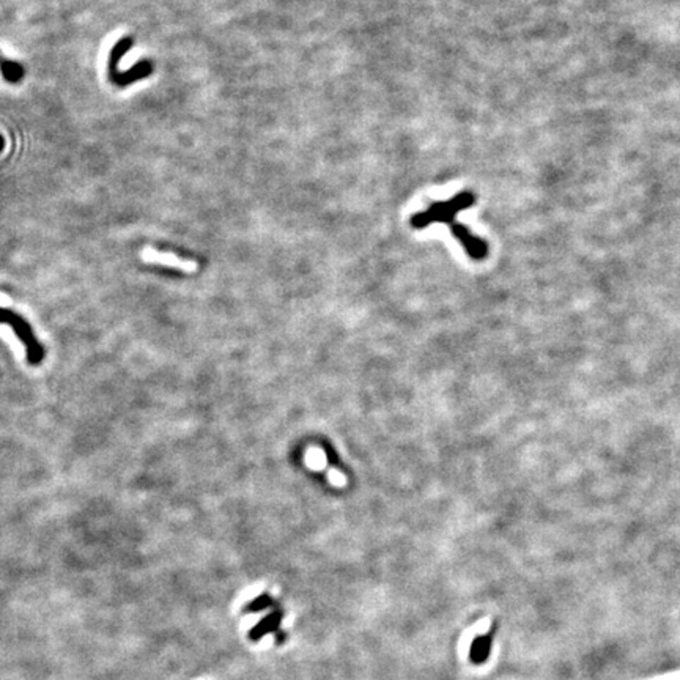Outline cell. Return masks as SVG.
Segmentation results:
<instances>
[{"label": "cell", "instance_id": "cell-11", "mask_svg": "<svg viewBox=\"0 0 680 680\" xmlns=\"http://www.w3.org/2000/svg\"><path fill=\"white\" fill-rule=\"evenodd\" d=\"M307 463L314 469H323L326 466V457L321 449L311 447L307 450Z\"/></svg>", "mask_w": 680, "mask_h": 680}, {"label": "cell", "instance_id": "cell-9", "mask_svg": "<svg viewBox=\"0 0 680 680\" xmlns=\"http://www.w3.org/2000/svg\"><path fill=\"white\" fill-rule=\"evenodd\" d=\"M132 44H134L132 37H123L116 46H113L109 56V74L117 71L120 60H122L123 56H126V52L132 48Z\"/></svg>", "mask_w": 680, "mask_h": 680}, {"label": "cell", "instance_id": "cell-4", "mask_svg": "<svg viewBox=\"0 0 680 680\" xmlns=\"http://www.w3.org/2000/svg\"><path fill=\"white\" fill-rule=\"evenodd\" d=\"M153 70H154V66H153L150 60H142V62H139L134 66H131V68L128 71H118L117 70V71L111 73L109 76H111L112 84H116L117 87H126V85H131L134 82H137V80H140V79L148 78L153 73Z\"/></svg>", "mask_w": 680, "mask_h": 680}, {"label": "cell", "instance_id": "cell-1", "mask_svg": "<svg viewBox=\"0 0 680 680\" xmlns=\"http://www.w3.org/2000/svg\"><path fill=\"white\" fill-rule=\"evenodd\" d=\"M474 204L476 197L473 192H460L447 202H436L432 206H428V210L416 213L412 218V225L421 230V228H426L427 225L433 224V222H446V224H450V222L455 221L457 213L466 210V208L473 206Z\"/></svg>", "mask_w": 680, "mask_h": 680}, {"label": "cell", "instance_id": "cell-13", "mask_svg": "<svg viewBox=\"0 0 680 680\" xmlns=\"http://www.w3.org/2000/svg\"><path fill=\"white\" fill-rule=\"evenodd\" d=\"M274 635H276V644H279V645H280V644H284L285 638H287V635H285L284 631H282V630L279 629V630H276Z\"/></svg>", "mask_w": 680, "mask_h": 680}, {"label": "cell", "instance_id": "cell-5", "mask_svg": "<svg viewBox=\"0 0 680 680\" xmlns=\"http://www.w3.org/2000/svg\"><path fill=\"white\" fill-rule=\"evenodd\" d=\"M496 633V624L490 627V631L483 636H476L469 649V660L474 664H483L490 657L491 645H493V638Z\"/></svg>", "mask_w": 680, "mask_h": 680}, {"label": "cell", "instance_id": "cell-12", "mask_svg": "<svg viewBox=\"0 0 680 680\" xmlns=\"http://www.w3.org/2000/svg\"><path fill=\"white\" fill-rule=\"evenodd\" d=\"M328 476H329V481H331L334 486H339V487H343L347 483L345 481V476H343L340 471H335V469H329L328 471Z\"/></svg>", "mask_w": 680, "mask_h": 680}, {"label": "cell", "instance_id": "cell-10", "mask_svg": "<svg viewBox=\"0 0 680 680\" xmlns=\"http://www.w3.org/2000/svg\"><path fill=\"white\" fill-rule=\"evenodd\" d=\"M274 602H273V598L269 594H261L259 595L257 598H254L252 602H249L246 603V607L243 608L245 612H259V611H264L269 607H273Z\"/></svg>", "mask_w": 680, "mask_h": 680}, {"label": "cell", "instance_id": "cell-7", "mask_svg": "<svg viewBox=\"0 0 680 680\" xmlns=\"http://www.w3.org/2000/svg\"><path fill=\"white\" fill-rule=\"evenodd\" d=\"M144 259L147 261H158V264H164V265H169V266H173V268H178V269H181V271H186V273H192V271H195V268H197V266H195L194 261L175 257V255H171V254L153 251V249H147V251L144 252Z\"/></svg>", "mask_w": 680, "mask_h": 680}, {"label": "cell", "instance_id": "cell-6", "mask_svg": "<svg viewBox=\"0 0 680 680\" xmlns=\"http://www.w3.org/2000/svg\"><path fill=\"white\" fill-rule=\"evenodd\" d=\"M282 617H284V612L280 610L273 611L271 614H268L266 617L261 619L255 627L251 629V631H249V639L254 643H257L265 635H268V633H276V630L280 629Z\"/></svg>", "mask_w": 680, "mask_h": 680}, {"label": "cell", "instance_id": "cell-2", "mask_svg": "<svg viewBox=\"0 0 680 680\" xmlns=\"http://www.w3.org/2000/svg\"><path fill=\"white\" fill-rule=\"evenodd\" d=\"M10 325L13 331L16 333L18 339L23 342V345L25 348V356L27 362L30 366H38L42 364V361L44 359V348L42 343H39L33 334L32 328L29 323H27L21 315H18L16 312H11L8 309L0 307V325Z\"/></svg>", "mask_w": 680, "mask_h": 680}, {"label": "cell", "instance_id": "cell-3", "mask_svg": "<svg viewBox=\"0 0 680 680\" xmlns=\"http://www.w3.org/2000/svg\"><path fill=\"white\" fill-rule=\"evenodd\" d=\"M450 232H452L454 237L460 241L462 246L464 247V251L469 255L471 259L474 260H483L488 255V246L483 240L477 238L476 235L471 233L466 227L460 222H450L449 224Z\"/></svg>", "mask_w": 680, "mask_h": 680}, {"label": "cell", "instance_id": "cell-14", "mask_svg": "<svg viewBox=\"0 0 680 680\" xmlns=\"http://www.w3.org/2000/svg\"><path fill=\"white\" fill-rule=\"evenodd\" d=\"M2 148H4V139L0 137V152H2Z\"/></svg>", "mask_w": 680, "mask_h": 680}, {"label": "cell", "instance_id": "cell-8", "mask_svg": "<svg viewBox=\"0 0 680 680\" xmlns=\"http://www.w3.org/2000/svg\"><path fill=\"white\" fill-rule=\"evenodd\" d=\"M0 73H2L4 79L10 84H18L24 79V68L21 63L15 62V60H8L0 54Z\"/></svg>", "mask_w": 680, "mask_h": 680}]
</instances>
